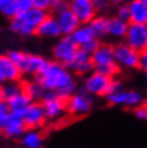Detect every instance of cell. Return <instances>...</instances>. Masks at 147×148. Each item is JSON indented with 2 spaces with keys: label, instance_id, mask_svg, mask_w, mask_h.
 Masks as SVG:
<instances>
[{
  "label": "cell",
  "instance_id": "cell-10",
  "mask_svg": "<svg viewBox=\"0 0 147 148\" xmlns=\"http://www.w3.org/2000/svg\"><path fill=\"white\" fill-rule=\"evenodd\" d=\"M125 42L139 53L145 51L147 48V25L130 23Z\"/></svg>",
  "mask_w": 147,
  "mask_h": 148
},
{
  "label": "cell",
  "instance_id": "cell-28",
  "mask_svg": "<svg viewBox=\"0 0 147 148\" xmlns=\"http://www.w3.org/2000/svg\"><path fill=\"white\" fill-rule=\"evenodd\" d=\"M122 68L119 67L116 61L112 63H107V64H103V66H99V67L95 68V71L99 72V73L105 75L109 78H115L117 77L119 74L122 73Z\"/></svg>",
  "mask_w": 147,
  "mask_h": 148
},
{
  "label": "cell",
  "instance_id": "cell-19",
  "mask_svg": "<svg viewBox=\"0 0 147 148\" xmlns=\"http://www.w3.org/2000/svg\"><path fill=\"white\" fill-rule=\"evenodd\" d=\"M130 9V23L147 25V5L142 0H132L128 2Z\"/></svg>",
  "mask_w": 147,
  "mask_h": 148
},
{
  "label": "cell",
  "instance_id": "cell-2",
  "mask_svg": "<svg viewBox=\"0 0 147 148\" xmlns=\"http://www.w3.org/2000/svg\"><path fill=\"white\" fill-rule=\"evenodd\" d=\"M48 16L47 12L32 8L27 12L19 13L10 22V28L13 32L24 37L37 34L38 28Z\"/></svg>",
  "mask_w": 147,
  "mask_h": 148
},
{
  "label": "cell",
  "instance_id": "cell-45",
  "mask_svg": "<svg viewBox=\"0 0 147 148\" xmlns=\"http://www.w3.org/2000/svg\"><path fill=\"white\" fill-rule=\"evenodd\" d=\"M145 102H146V103H147V99H146V101H145Z\"/></svg>",
  "mask_w": 147,
  "mask_h": 148
},
{
  "label": "cell",
  "instance_id": "cell-13",
  "mask_svg": "<svg viewBox=\"0 0 147 148\" xmlns=\"http://www.w3.org/2000/svg\"><path fill=\"white\" fill-rule=\"evenodd\" d=\"M23 117L26 128L29 130H34L42 127L47 119L43 104L41 102H32Z\"/></svg>",
  "mask_w": 147,
  "mask_h": 148
},
{
  "label": "cell",
  "instance_id": "cell-22",
  "mask_svg": "<svg viewBox=\"0 0 147 148\" xmlns=\"http://www.w3.org/2000/svg\"><path fill=\"white\" fill-rule=\"evenodd\" d=\"M71 38L76 43L78 47H83L85 44H87L91 40L96 39V34H93L91 27L89 24H82L73 34H71Z\"/></svg>",
  "mask_w": 147,
  "mask_h": 148
},
{
  "label": "cell",
  "instance_id": "cell-31",
  "mask_svg": "<svg viewBox=\"0 0 147 148\" xmlns=\"http://www.w3.org/2000/svg\"><path fill=\"white\" fill-rule=\"evenodd\" d=\"M9 116H10V110L7 102H1L0 103V131H2Z\"/></svg>",
  "mask_w": 147,
  "mask_h": 148
},
{
  "label": "cell",
  "instance_id": "cell-16",
  "mask_svg": "<svg viewBox=\"0 0 147 148\" xmlns=\"http://www.w3.org/2000/svg\"><path fill=\"white\" fill-rule=\"evenodd\" d=\"M26 129L27 128L22 115L10 113V116L2 129V132L8 137H17L25 133Z\"/></svg>",
  "mask_w": 147,
  "mask_h": 148
},
{
  "label": "cell",
  "instance_id": "cell-38",
  "mask_svg": "<svg viewBox=\"0 0 147 148\" xmlns=\"http://www.w3.org/2000/svg\"><path fill=\"white\" fill-rule=\"evenodd\" d=\"M140 70L147 73V48L140 53Z\"/></svg>",
  "mask_w": 147,
  "mask_h": 148
},
{
  "label": "cell",
  "instance_id": "cell-30",
  "mask_svg": "<svg viewBox=\"0 0 147 148\" xmlns=\"http://www.w3.org/2000/svg\"><path fill=\"white\" fill-rule=\"evenodd\" d=\"M69 9V0H53L51 10L54 14H59Z\"/></svg>",
  "mask_w": 147,
  "mask_h": 148
},
{
  "label": "cell",
  "instance_id": "cell-1",
  "mask_svg": "<svg viewBox=\"0 0 147 148\" xmlns=\"http://www.w3.org/2000/svg\"><path fill=\"white\" fill-rule=\"evenodd\" d=\"M34 78L45 91H54L66 101L77 91L73 73L69 68L56 60L48 61L44 70Z\"/></svg>",
  "mask_w": 147,
  "mask_h": 148
},
{
  "label": "cell",
  "instance_id": "cell-43",
  "mask_svg": "<svg viewBox=\"0 0 147 148\" xmlns=\"http://www.w3.org/2000/svg\"><path fill=\"white\" fill-rule=\"evenodd\" d=\"M142 1H143L144 3H145V4H146V5H147V0H142Z\"/></svg>",
  "mask_w": 147,
  "mask_h": 148
},
{
  "label": "cell",
  "instance_id": "cell-11",
  "mask_svg": "<svg viewBox=\"0 0 147 148\" xmlns=\"http://www.w3.org/2000/svg\"><path fill=\"white\" fill-rule=\"evenodd\" d=\"M69 8L81 24H89L98 15L93 0H69Z\"/></svg>",
  "mask_w": 147,
  "mask_h": 148
},
{
  "label": "cell",
  "instance_id": "cell-7",
  "mask_svg": "<svg viewBox=\"0 0 147 148\" xmlns=\"http://www.w3.org/2000/svg\"><path fill=\"white\" fill-rule=\"evenodd\" d=\"M78 48L71 36H63L53 48V55L56 61L69 67Z\"/></svg>",
  "mask_w": 147,
  "mask_h": 148
},
{
  "label": "cell",
  "instance_id": "cell-14",
  "mask_svg": "<svg viewBox=\"0 0 147 148\" xmlns=\"http://www.w3.org/2000/svg\"><path fill=\"white\" fill-rule=\"evenodd\" d=\"M22 72L8 55L0 56V77L4 83L17 82L22 77Z\"/></svg>",
  "mask_w": 147,
  "mask_h": 148
},
{
  "label": "cell",
  "instance_id": "cell-5",
  "mask_svg": "<svg viewBox=\"0 0 147 148\" xmlns=\"http://www.w3.org/2000/svg\"><path fill=\"white\" fill-rule=\"evenodd\" d=\"M93 98L82 88L67 100V112L72 116H84L91 111Z\"/></svg>",
  "mask_w": 147,
  "mask_h": 148
},
{
  "label": "cell",
  "instance_id": "cell-42",
  "mask_svg": "<svg viewBox=\"0 0 147 148\" xmlns=\"http://www.w3.org/2000/svg\"><path fill=\"white\" fill-rule=\"evenodd\" d=\"M3 84V81H2V78L0 77V85H2Z\"/></svg>",
  "mask_w": 147,
  "mask_h": 148
},
{
  "label": "cell",
  "instance_id": "cell-24",
  "mask_svg": "<svg viewBox=\"0 0 147 148\" xmlns=\"http://www.w3.org/2000/svg\"><path fill=\"white\" fill-rule=\"evenodd\" d=\"M109 19L110 17H106L105 15L98 14L89 23V26L91 27L93 34H96L98 39H103L107 37V31H109Z\"/></svg>",
  "mask_w": 147,
  "mask_h": 148
},
{
  "label": "cell",
  "instance_id": "cell-34",
  "mask_svg": "<svg viewBox=\"0 0 147 148\" xmlns=\"http://www.w3.org/2000/svg\"><path fill=\"white\" fill-rule=\"evenodd\" d=\"M122 90V83L119 78L115 77L111 79L110 86H109V91H107V96L112 95V93H116L118 91ZM106 96V97H107Z\"/></svg>",
  "mask_w": 147,
  "mask_h": 148
},
{
  "label": "cell",
  "instance_id": "cell-23",
  "mask_svg": "<svg viewBox=\"0 0 147 148\" xmlns=\"http://www.w3.org/2000/svg\"><path fill=\"white\" fill-rule=\"evenodd\" d=\"M24 92L29 97L33 102H41L45 93V89L34 78L32 81H27L24 83Z\"/></svg>",
  "mask_w": 147,
  "mask_h": 148
},
{
  "label": "cell",
  "instance_id": "cell-39",
  "mask_svg": "<svg viewBox=\"0 0 147 148\" xmlns=\"http://www.w3.org/2000/svg\"><path fill=\"white\" fill-rule=\"evenodd\" d=\"M111 3L114 4V5H118V4L122 3V2H125L126 0H109Z\"/></svg>",
  "mask_w": 147,
  "mask_h": 148
},
{
  "label": "cell",
  "instance_id": "cell-25",
  "mask_svg": "<svg viewBox=\"0 0 147 148\" xmlns=\"http://www.w3.org/2000/svg\"><path fill=\"white\" fill-rule=\"evenodd\" d=\"M2 90H3L4 102H8L24 92V83H21L19 81L8 82L2 85Z\"/></svg>",
  "mask_w": 147,
  "mask_h": 148
},
{
  "label": "cell",
  "instance_id": "cell-33",
  "mask_svg": "<svg viewBox=\"0 0 147 148\" xmlns=\"http://www.w3.org/2000/svg\"><path fill=\"white\" fill-rule=\"evenodd\" d=\"M132 113L137 119L147 121V103L144 102V103H142L141 105L134 108L132 110Z\"/></svg>",
  "mask_w": 147,
  "mask_h": 148
},
{
  "label": "cell",
  "instance_id": "cell-26",
  "mask_svg": "<svg viewBox=\"0 0 147 148\" xmlns=\"http://www.w3.org/2000/svg\"><path fill=\"white\" fill-rule=\"evenodd\" d=\"M23 145L26 148H41L43 145V136L36 130H29L23 136Z\"/></svg>",
  "mask_w": 147,
  "mask_h": 148
},
{
  "label": "cell",
  "instance_id": "cell-20",
  "mask_svg": "<svg viewBox=\"0 0 147 148\" xmlns=\"http://www.w3.org/2000/svg\"><path fill=\"white\" fill-rule=\"evenodd\" d=\"M129 24L122 19H119L116 16L110 17L109 19V31L107 36L113 38L115 40H122L126 38V34L128 32Z\"/></svg>",
  "mask_w": 147,
  "mask_h": 148
},
{
  "label": "cell",
  "instance_id": "cell-6",
  "mask_svg": "<svg viewBox=\"0 0 147 148\" xmlns=\"http://www.w3.org/2000/svg\"><path fill=\"white\" fill-rule=\"evenodd\" d=\"M106 98L107 103L112 106H122L126 108H131L141 105L145 102L143 93L139 90H120L116 93L109 95Z\"/></svg>",
  "mask_w": 147,
  "mask_h": 148
},
{
  "label": "cell",
  "instance_id": "cell-17",
  "mask_svg": "<svg viewBox=\"0 0 147 148\" xmlns=\"http://www.w3.org/2000/svg\"><path fill=\"white\" fill-rule=\"evenodd\" d=\"M92 62L95 68L107 64V63L115 62V49L114 45L110 43H101L99 48L96 52L91 54Z\"/></svg>",
  "mask_w": 147,
  "mask_h": 148
},
{
  "label": "cell",
  "instance_id": "cell-35",
  "mask_svg": "<svg viewBox=\"0 0 147 148\" xmlns=\"http://www.w3.org/2000/svg\"><path fill=\"white\" fill-rule=\"evenodd\" d=\"M32 1H33V8L45 12L51 10L52 3H53V0H32Z\"/></svg>",
  "mask_w": 147,
  "mask_h": 148
},
{
  "label": "cell",
  "instance_id": "cell-3",
  "mask_svg": "<svg viewBox=\"0 0 147 148\" xmlns=\"http://www.w3.org/2000/svg\"><path fill=\"white\" fill-rule=\"evenodd\" d=\"M10 59L19 67L23 75L37 76L44 70L48 61L40 55L28 54L21 51H10L8 53Z\"/></svg>",
  "mask_w": 147,
  "mask_h": 148
},
{
  "label": "cell",
  "instance_id": "cell-18",
  "mask_svg": "<svg viewBox=\"0 0 147 148\" xmlns=\"http://www.w3.org/2000/svg\"><path fill=\"white\" fill-rule=\"evenodd\" d=\"M37 34L41 38H48V39L59 38L60 36H63V32H61V29L57 22L56 16L48 15L39 26Z\"/></svg>",
  "mask_w": 147,
  "mask_h": 148
},
{
  "label": "cell",
  "instance_id": "cell-32",
  "mask_svg": "<svg viewBox=\"0 0 147 148\" xmlns=\"http://www.w3.org/2000/svg\"><path fill=\"white\" fill-rule=\"evenodd\" d=\"M93 4H95L97 13L102 15H104V13H106L112 5V3L109 0H93Z\"/></svg>",
  "mask_w": 147,
  "mask_h": 148
},
{
  "label": "cell",
  "instance_id": "cell-29",
  "mask_svg": "<svg viewBox=\"0 0 147 148\" xmlns=\"http://www.w3.org/2000/svg\"><path fill=\"white\" fill-rule=\"evenodd\" d=\"M115 16L119 19L130 23V9H129L128 2H122V3L116 5Z\"/></svg>",
  "mask_w": 147,
  "mask_h": 148
},
{
  "label": "cell",
  "instance_id": "cell-12",
  "mask_svg": "<svg viewBox=\"0 0 147 148\" xmlns=\"http://www.w3.org/2000/svg\"><path fill=\"white\" fill-rule=\"evenodd\" d=\"M69 69L75 75L84 76L95 71V64L92 62L91 54L87 53L83 48H78L72 62L69 64Z\"/></svg>",
  "mask_w": 147,
  "mask_h": 148
},
{
  "label": "cell",
  "instance_id": "cell-21",
  "mask_svg": "<svg viewBox=\"0 0 147 148\" xmlns=\"http://www.w3.org/2000/svg\"><path fill=\"white\" fill-rule=\"evenodd\" d=\"M32 102L33 101L30 99L29 97L27 96L25 92H23L19 96L15 97L14 99L8 101L7 104L9 106L10 113L24 116V114L26 113V111L28 110V108Z\"/></svg>",
  "mask_w": 147,
  "mask_h": 148
},
{
  "label": "cell",
  "instance_id": "cell-9",
  "mask_svg": "<svg viewBox=\"0 0 147 148\" xmlns=\"http://www.w3.org/2000/svg\"><path fill=\"white\" fill-rule=\"evenodd\" d=\"M41 103L43 104L47 119L51 120L61 117L63 113L67 112V101L54 91H45Z\"/></svg>",
  "mask_w": 147,
  "mask_h": 148
},
{
  "label": "cell",
  "instance_id": "cell-36",
  "mask_svg": "<svg viewBox=\"0 0 147 148\" xmlns=\"http://www.w3.org/2000/svg\"><path fill=\"white\" fill-rule=\"evenodd\" d=\"M100 45H101V42H100V40L98 38H96V39L91 40L90 42H88L87 44H85L84 46L81 48H83L84 51H86V52L89 53V54H93V53L99 48Z\"/></svg>",
  "mask_w": 147,
  "mask_h": 148
},
{
  "label": "cell",
  "instance_id": "cell-40",
  "mask_svg": "<svg viewBox=\"0 0 147 148\" xmlns=\"http://www.w3.org/2000/svg\"><path fill=\"white\" fill-rule=\"evenodd\" d=\"M4 102V97H3V90H2V85H0V103Z\"/></svg>",
  "mask_w": 147,
  "mask_h": 148
},
{
  "label": "cell",
  "instance_id": "cell-8",
  "mask_svg": "<svg viewBox=\"0 0 147 148\" xmlns=\"http://www.w3.org/2000/svg\"><path fill=\"white\" fill-rule=\"evenodd\" d=\"M111 79L112 78L106 77L97 71H92L90 74L86 75L83 89L92 97H106Z\"/></svg>",
  "mask_w": 147,
  "mask_h": 148
},
{
  "label": "cell",
  "instance_id": "cell-15",
  "mask_svg": "<svg viewBox=\"0 0 147 148\" xmlns=\"http://www.w3.org/2000/svg\"><path fill=\"white\" fill-rule=\"evenodd\" d=\"M56 18L60 26L63 36H71L82 25L75 14L70 10V8L59 14H56Z\"/></svg>",
  "mask_w": 147,
  "mask_h": 148
},
{
  "label": "cell",
  "instance_id": "cell-41",
  "mask_svg": "<svg viewBox=\"0 0 147 148\" xmlns=\"http://www.w3.org/2000/svg\"><path fill=\"white\" fill-rule=\"evenodd\" d=\"M144 85H145V88L147 89V73H144Z\"/></svg>",
  "mask_w": 147,
  "mask_h": 148
},
{
  "label": "cell",
  "instance_id": "cell-44",
  "mask_svg": "<svg viewBox=\"0 0 147 148\" xmlns=\"http://www.w3.org/2000/svg\"><path fill=\"white\" fill-rule=\"evenodd\" d=\"M126 1H128V2H130V1H132V0H126Z\"/></svg>",
  "mask_w": 147,
  "mask_h": 148
},
{
  "label": "cell",
  "instance_id": "cell-27",
  "mask_svg": "<svg viewBox=\"0 0 147 148\" xmlns=\"http://www.w3.org/2000/svg\"><path fill=\"white\" fill-rule=\"evenodd\" d=\"M19 13L17 0H0V14L12 19Z\"/></svg>",
  "mask_w": 147,
  "mask_h": 148
},
{
  "label": "cell",
  "instance_id": "cell-37",
  "mask_svg": "<svg viewBox=\"0 0 147 148\" xmlns=\"http://www.w3.org/2000/svg\"><path fill=\"white\" fill-rule=\"evenodd\" d=\"M17 4H19V13L29 11V10H31L33 8L32 0H17Z\"/></svg>",
  "mask_w": 147,
  "mask_h": 148
},
{
  "label": "cell",
  "instance_id": "cell-4",
  "mask_svg": "<svg viewBox=\"0 0 147 148\" xmlns=\"http://www.w3.org/2000/svg\"><path fill=\"white\" fill-rule=\"evenodd\" d=\"M115 61L122 69L136 70L140 69V53L129 46L126 42H119L114 45Z\"/></svg>",
  "mask_w": 147,
  "mask_h": 148
}]
</instances>
